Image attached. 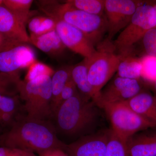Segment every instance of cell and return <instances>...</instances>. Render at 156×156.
I'll list each match as a JSON object with an SVG mask.
<instances>
[{
	"mask_svg": "<svg viewBox=\"0 0 156 156\" xmlns=\"http://www.w3.org/2000/svg\"><path fill=\"white\" fill-rule=\"evenodd\" d=\"M109 131L84 136L76 142L64 144L69 156H106Z\"/></svg>",
	"mask_w": 156,
	"mask_h": 156,
	"instance_id": "7c38bea8",
	"label": "cell"
},
{
	"mask_svg": "<svg viewBox=\"0 0 156 156\" xmlns=\"http://www.w3.org/2000/svg\"><path fill=\"white\" fill-rule=\"evenodd\" d=\"M26 24L9 9L0 5V33L9 41L30 43Z\"/></svg>",
	"mask_w": 156,
	"mask_h": 156,
	"instance_id": "4fadbf2b",
	"label": "cell"
},
{
	"mask_svg": "<svg viewBox=\"0 0 156 156\" xmlns=\"http://www.w3.org/2000/svg\"><path fill=\"white\" fill-rule=\"evenodd\" d=\"M153 7L155 13L156 17V3L155 4H153Z\"/></svg>",
	"mask_w": 156,
	"mask_h": 156,
	"instance_id": "1f68e13d",
	"label": "cell"
},
{
	"mask_svg": "<svg viewBox=\"0 0 156 156\" xmlns=\"http://www.w3.org/2000/svg\"><path fill=\"white\" fill-rule=\"evenodd\" d=\"M141 79L131 80L116 76L113 80L101 91L96 105L125 102L143 91Z\"/></svg>",
	"mask_w": 156,
	"mask_h": 156,
	"instance_id": "9c48e42d",
	"label": "cell"
},
{
	"mask_svg": "<svg viewBox=\"0 0 156 156\" xmlns=\"http://www.w3.org/2000/svg\"><path fill=\"white\" fill-rule=\"evenodd\" d=\"M36 61L35 54L28 43L11 41V47L0 52V71L14 72L29 67Z\"/></svg>",
	"mask_w": 156,
	"mask_h": 156,
	"instance_id": "30bf717a",
	"label": "cell"
},
{
	"mask_svg": "<svg viewBox=\"0 0 156 156\" xmlns=\"http://www.w3.org/2000/svg\"><path fill=\"white\" fill-rule=\"evenodd\" d=\"M54 20L55 30L66 48L87 59L95 54V46L82 31L64 21Z\"/></svg>",
	"mask_w": 156,
	"mask_h": 156,
	"instance_id": "8fae6325",
	"label": "cell"
},
{
	"mask_svg": "<svg viewBox=\"0 0 156 156\" xmlns=\"http://www.w3.org/2000/svg\"><path fill=\"white\" fill-rule=\"evenodd\" d=\"M96 52L88 62V79L92 87L96 104L101 91L117 72L121 57L113 43L107 39L97 45Z\"/></svg>",
	"mask_w": 156,
	"mask_h": 156,
	"instance_id": "5b68a950",
	"label": "cell"
},
{
	"mask_svg": "<svg viewBox=\"0 0 156 156\" xmlns=\"http://www.w3.org/2000/svg\"><path fill=\"white\" fill-rule=\"evenodd\" d=\"M41 11L48 17L62 20L82 31L94 46L102 42L107 33V21L105 15L89 14L74 8L66 2L41 1L37 2Z\"/></svg>",
	"mask_w": 156,
	"mask_h": 156,
	"instance_id": "7a4b0ae2",
	"label": "cell"
},
{
	"mask_svg": "<svg viewBox=\"0 0 156 156\" xmlns=\"http://www.w3.org/2000/svg\"><path fill=\"white\" fill-rule=\"evenodd\" d=\"M140 58L142 64L141 78L151 84L156 80V56L145 55Z\"/></svg>",
	"mask_w": 156,
	"mask_h": 156,
	"instance_id": "603a6c76",
	"label": "cell"
},
{
	"mask_svg": "<svg viewBox=\"0 0 156 156\" xmlns=\"http://www.w3.org/2000/svg\"><path fill=\"white\" fill-rule=\"evenodd\" d=\"M30 43L39 50L50 55L60 54L66 48L56 30L41 35L30 34Z\"/></svg>",
	"mask_w": 156,
	"mask_h": 156,
	"instance_id": "e0dca14e",
	"label": "cell"
},
{
	"mask_svg": "<svg viewBox=\"0 0 156 156\" xmlns=\"http://www.w3.org/2000/svg\"><path fill=\"white\" fill-rule=\"evenodd\" d=\"M39 156H69L62 149H50L38 154Z\"/></svg>",
	"mask_w": 156,
	"mask_h": 156,
	"instance_id": "83f0119b",
	"label": "cell"
},
{
	"mask_svg": "<svg viewBox=\"0 0 156 156\" xmlns=\"http://www.w3.org/2000/svg\"><path fill=\"white\" fill-rule=\"evenodd\" d=\"M120 57L121 59L116 76L131 80L141 79L142 72L141 58L136 57L133 53L125 56H120Z\"/></svg>",
	"mask_w": 156,
	"mask_h": 156,
	"instance_id": "ac0fdd59",
	"label": "cell"
},
{
	"mask_svg": "<svg viewBox=\"0 0 156 156\" xmlns=\"http://www.w3.org/2000/svg\"><path fill=\"white\" fill-rule=\"evenodd\" d=\"M17 89L24 101L27 116L35 119L47 120L53 115L51 76H40L31 80H20Z\"/></svg>",
	"mask_w": 156,
	"mask_h": 156,
	"instance_id": "277c9868",
	"label": "cell"
},
{
	"mask_svg": "<svg viewBox=\"0 0 156 156\" xmlns=\"http://www.w3.org/2000/svg\"><path fill=\"white\" fill-rule=\"evenodd\" d=\"M20 156H37L34 153L28 151H22Z\"/></svg>",
	"mask_w": 156,
	"mask_h": 156,
	"instance_id": "f546056e",
	"label": "cell"
},
{
	"mask_svg": "<svg viewBox=\"0 0 156 156\" xmlns=\"http://www.w3.org/2000/svg\"><path fill=\"white\" fill-rule=\"evenodd\" d=\"M77 92L78 90L75 84L71 77L59 95L53 110V115H54L55 112L59 105H61L62 104L74 96Z\"/></svg>",
	"mask_w": 156,
	"mask_h": 156,
	"instance_id": "484cf974",
	"label": "cell"
},
{
	"mask_svg": "<svg viewBox=\"0 0 156 156\" xmlns=\"http://www.w3.org/2000/svg\"><path fill=\"white\" fill-rule=\"evenodd\" d=\"M71 68L61 69L54 72L51 76L52 98L51 108L52 113L55 108L57 101L62 89L70 79Z\"/></svg>",
	"mask_w": 156,
	"mask_h": 156,
	"instance_id": "d6986e66",
	"label": "cell"
},
{
	"mask_svg": "<svg viewBox=\"0 0 156 156\" xmlns=\"http://www.w3.org/2000/svg\"><path fill=\"white\" fill-rule=\"evenodd\" d=\"M71 76L79 92L95 103L94 91L88 79V62L87 58L71 67Z\"/></svg>",
	"mask_w": 156,
	"mask_h": 156,
	"instance_id": "2e32d148",
	"label": "cell"
},
{
	"mask_svg": "<svg viewBox=\"0 0 156 156\" xmlns=\"http://www.w3.org/2000/svg\"><path fill=\"white\" fill-rule=\"evenodd\" d=\"M146 2L135 0H105L108 40L111 41L118 33L126 28L137 8Z\"/></svg>",
	"mask_w": 156,
	"mask_h": 156,
	"instance_id": "ba28073f",
	"label": "cell"
},
{
	"mask_svg": "<svg viewBox=\"0 0 156 156\" xmlns=\"http://www.w3.org/2000/svg\"><path fill=\"white\" fill-rule=\"evenodd\" d=\"M156 27L153 4L146 2L137 8L129 24L114 42L117 53L121 56L133 53L134 45L142 39L148 30Z\"/></svg>",
	"mask_w": 156,
	"mask_h": 156,
	"instance_id": "8992f818",
	"label": "cell"
},
{
	"mask_svg": "<svg viewBox=\"0 0 156 156\" xmlns=\"http://www.w3.org/2000/svg\"><path fill=\"white\" fill-rule=\"evenodd\" d=\"M106 156H130L128 140L109 131Z\"/></svg>",
	"mask_w": 156,
	"mask_h": 156,
	"instance_id": "ffe728a7",
	"label": "cell"
},
{
	"mask_svg": "<svg viewBox=\"0 0 156 156\" xmlns=\"http://www.w3.org/2000/svg\"><path fill=\"white\" fill-rule=\"evenodd\" d=\"M6 147L38 154L50 149L63 150L54 126L47 120L24 117L17 121L4 137Z\"/></svg>",
	"mask_w": 156,
	"mask_h": 156,
	"instance_id": "6da1fadb",
	"label": "cell"
},
{
	"mask_svg": "<svg viewBox=\"0 0 156 156\" xmlns=\"http://www.w3.org/2000/svg\"><path fill=\"white\" fill-rule=\"evenodd\" d=\"M141 40L146 55L156 56V27L148 30Z\"/></svg>",
	"mask_w": 156,
	"mask_h": 156,
	"instance_id": "d4e9b609",
	"label": "cell"
},
{
	"mask_svg": "<svg viewBox=\"0 0 156 156\" xmlns=\"http://www.w3.org/2000/svg\"><path fill=\"white\" fill-rule=\"evenodd\" d=\"M2 95L1 94H0V101H1V98H2Z\"/></svg>",
	"mask_w": 156,
	"mask_h": 156,
	"instance_id": "d6a6232c",
	"label": "cell"
},
{
	"mask_svg": "<svg viewBox=\"0 0 156 156\" xmlns=\"http://www.w3.org/2000/svg\"><path fill=\"white\" fill-rule=\"evenodd\" d=\"M66 2L74 8L89 14L104 16L105 0H68Z\"/></svg>",
	"mask_w": 156,
	"mask_h": 156,
	"instance_id": "44dd1931",
	"label": "cell"
},
{
	"mask_svg": "<svg viewBox=\"0 0 156 156\" xmlns=\"http://www.w3.org/2000/svg\"><path fill=\"white\" fill-rule=\"evenodd\" d=\"M54 73V71L51 68L36 60L29 67L25 80H31L41 76L48 75L52 76Z\"/></svg>",
	"mask_w": 156,
	"mask_h": 156,
	"instance_id": "cb8c5ba5",
	"label": "cell"
},
{
	"mask_svg": "<svg viewBox=\"0 0 156 156\" xmlns=\"http://www.w3.org/2000/svg\"><path fill=\"white\" fill-rule=\"evenodd\" d=\"M99 107L103 109L108 117L112 131L126 140L138 132L156 127L133 111L125 102L104 104Z\"/></svg>",
	"mask_w": 156,
	"mask_h": 156,
	"instance_id": "52a82bcc",
	"label": "cell"
},
{
	"mask_svg": "<svg viewBox=\"0 0 156 156\" xmlns=\"http://www.w3.org/2000/svg\"><path fill=\"white\" fill-rule=\"evenodd\" d=\"M125 103L137 114L156 126V98L144 90Z\"/></svg>",
	"mask_w": 156,
	"mask_h": 156,
	"instance_id": "9a60e30c",
	"label": "cell"
},
{
	"mask_svg": "<svg viewBox=\"0 0 156 156\" xmlns=\"http://www.w3.org/2000/svg\"><path fill=\"white\" fill-rule=\"evenodd\" d=\"M92 100L79 92L59 105L54 115L57 128L62 133L73 135L83 132L95 123L98 115Z\"/></svg>",
	"mask_w": 156,
	"mask_h": 156,
	"instance_id": "3957f363",
	"label": "cell"
},
{
	"mask_svg": "<svg viewBox=\"0 0 156 156\" xmlns=\"http://www.w3.org/2000/svg\"><path fill=\"white\" fill-rule=\"evenodd\" d=\"M128 143L130 156H156V127L138 132Z\"/></svg>",
	"mask_w": 156,
	"mask_h": 156,
	"instance_id": "5bb4252c",
	"label": "cell"
},
{
	"mask_svg": "<svg viewBox=\"0 0 156 156\" xmlns=\"http://www.w3.org/2000/svg\"><path fill=\"white\" fill-rule=\"evenodd\" d=\"M17 108L16 101L9 96H2L0 101V116L3 114L11 115L14 113Z\"/></svg>",
	"mask_w": 156,
	"mask_h": 156,
	"instance_id": "4316f807",
	"label": "cell"
},
{
	"mask_svg": "<svg viewBox=\"0 0 156 156\" xmlns=\"http://www.w3.org/2000/svg\"><path fill=\"white\" fill-rule=\"evenodd\" d=\"M33 1L32 0H10L3 1L6 8L23 22L27 23L29 17L30 10Z\"/></svg>",
	"mask_w": 156,
	"mask_h": 156,
	"instance_id": "7402d4cb",
	"label": "cell"
},
{
	"mask_svg": "<svg viewBox=\"0 0 156 156\" xmlns=\"http://www.w3.org/2000/svg\"><path fill=\"white\" fill-rule=\"evenodd\" d=\"M22 150L8 147H0V156H20Z\"/></svg>",
	"mask_w": 156,
	"mask_h": 156,
	"instance_id": "f1b7e54d",
	"label": "cell"
},
{
	"mask_svg": "<svg viewBox=\"0 0 156 156\" xmlns=\"http://www.w3.org/2000/svg\"><path fill=\"white\" fill-rule=\"evenodd\" d=\"M150 85H151L152 88L153 89L154 94V96L156 98V80L152 82Z\"/></svg>",
	"mask_w": 156,
	"mask_h": 156,
	"instance_id": "4dcf8cb0",
	"label": "cell"
}]
</instances>
